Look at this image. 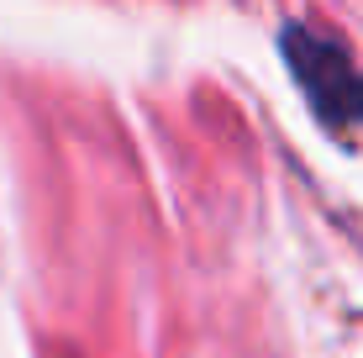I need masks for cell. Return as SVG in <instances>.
<instances>
[{
    "mask_svg": "<svg viewBox=\"0 0 363 358\" xmlns=\"http://www.w3.org/2000/svg\"><path fill=\"white\" fill-rule=\"evenodd\" d=\"M279 47L295 84L306 90V106L316 111V121H327L332 132H353L363 121V74L347 58V47L327 32L306 27V21H290L279 32Z\"/></svg>",
    "mask_w": 363,
    "mask_h": 358,
    "instance_id": "obj_1",
    "label": "cell"
}]
</instances>
